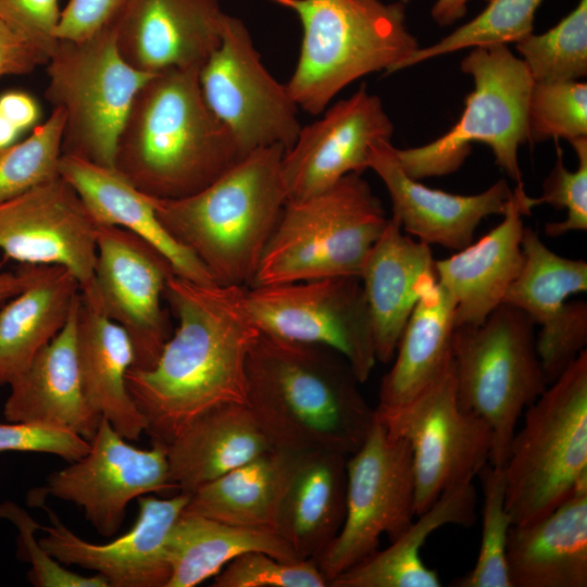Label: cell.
I'll use <instances>...</instances> for the list:
<instances>
[{"mask_svg":"<svg viewBox=\"0 0 587 587\" xmlns=\"http://www.w3.org/2000/svg\"><path fill=\"white\" fill-rule=\"evenodd\" d=\"M360 279L370 311L376 360L388 363L415 304L437 283L430 246L405 234L391 216L372 247Z\"/></svg>","mask_w":587,"mask_h":587,"instance_id":"cb8c5ba5","label":"cell"},{"mask_svg":"<svg viewBox=\"0 0 587 587\" xmlns=\"http://www.w3.org/2000/svg\"><path fill=\"white\" fill-rule=\"evenodd\" d=\"M535 326L522 310L502 303L483 323L453 333L457 399L490 427L495 466L503 467L520 416L548 386Z\"/></svg>","mask_w":587,"mask_h":587,"instance_id":"ba28073f","label":"cell"},{"mask_svg":"<svg viewBox=\"0 0 587 587\" xmlns=\"http://www.w3.org/2000/svg\"><path fill=\"white\" fill-rule=\"evenodd\" d=\"M46 65L45 96L64 114L62 154L114 168L129 108L152 74L122 58L111 25L83 39H58Z\"/></svg>","mask_w":587,"mask_h":587,"instance_id":"30bf717a","label":"cell"},{"mask_svg":"<svg viewBox=\"0 0 587 587\" xmlns=\"http://www.w3.org/2000/svg\"><path fill=\"white\" fill-rule=\"evenodd\" d=\"M391 141L373 146L369 168L385 184L392 204V215L402 230L427 245L459 251L469 246L480 222L502 215L512 189L499 179L475 195H455L423 185L410 177L400 165Z\"/></svg>","mask_w":587,"mask_h":587,"instance_id":"7402d4cb","label":"cell"},{"mask_svg":"<svg viewBox=\"0 0 587 587\" xmlns=\"http://www.w3.org/2000/svg\"><path fill=\"white\" fill-rule=\"evenodd\" d=\"M77 360L91 408L127 440H138L147 421L134 401L126 375L135 363L126 330L80 295L77 313Z\"/></svg>","mask_w":587,"mask_h":587,"instance_id":"f546056e","label":"cell"},{"mask_svg":"<svg viewBox=\"0 0 587 587\" xmlns=\"http://www.w3.org/2000/svg\"><path fill=\"white\" fill-rule=\"evenodd\" d=\"M80 297L62 330L9 386L3 407L8 422H40L70 429L90 440L101 416L84 391L77 360Z\"/></svg>","mask_w":587,"mask_h":587,"instance_id":"d4e9b609","label":"cell"},{"mask_svg":"<svg viewBox=\"0 0 587 587\" xmlns=\"http://www.w3.org/2000/svg\"><path fill=\"white\" fill-rule=\"evenodd\" d=\"M394 125L380 99L365 85L302 127L282 159L288 200L319 193L350 173L369 168L373 146L390 141Z\"/></svg>","mask_w":587,"mask_h":587,"instance_id":"d6986e66","label":"cell"},{"mask_svg":"<svg viewBox=\"0 0 587 587\" xmlns=\"http://www.w3.org/2000/svg\"><path fill=\"white\" fill-rule=\"evenodd\" d=\"M271 449L247 403H228L193 420L166 446V455L176 488L191 494Z\"/></svg>","mask_w":587,"mask_h":587,"instance_id":"f1b7e54d","label":"cell"},{"mask_svg":"<svg viewBox=\"0 0 587 587\" xmlns=\"http://www.w3.org/2000/svg\"><path fill=\"white\" fill-rule=\"evenodd\" d=\"M63 127L64 114L53 108L28 138L0 149V202L60 176Z\"/></svg>","mask_w":587,"mask_h":587,"instance_id":"f35d334b","label":"cell"},{"mask_svg":"<svg viewBox=\"0 0 587 587\" xmlns=\"http://www.w3.org/2000/svg\"><path fill=\"white\" fill-rule=\"evenodd\" d=\"M503 472L513 525L536 521L587 489L586 349L526 408Z\"/></svg>","mask_w":587,"mask_h":587,"instance_id":"52a82bcc","label":"cell"},{"mask_svg":"<svg viewBox=\"0 0 587 587\" xmlns=\"http://www.w3.org/2000/svg\"><path fill=\"white\" fill-rule=\"evenodd\" d=\"M95 283L100 311L128 334L134 369L148 370L170 338L162 308L174 271L166 258L136 235L116 226L96 230Z\"/></svg>","mask_w":587,"mask_h":587,"instance_id":"e0dca14e","label":"cell"},{"mask_svg":"<svg viewBox=\"0 0 587 587\" xmlns=\"http://www.w3.org/2000/svg\"><path fill=\"white\" fill-rule=\"evenodd\" d=\"M522 250V268L503 303L540 326L536 349L549 385L586 349L587 303L569 298L587 290V262L553 252L529 227Z\"/></svg>","mask_w":587,"mask_h":587,"instance_id":"ac0fdd59","label":"cell"},{"mask_svg":"<svg viewBox=\"0 0 587 587\" xmlns=\"http://www.w3.org/2000/svg\"><path fill=\"white\" fill-rule=\"evenodd\" d=\"M98 224L61 176L0 202V251L29 265H60L100 311L95 283Z\"/></svg>","mask_w":587,"mask_h":587,"instance_id":"9a60e30c","label":"cell"},{"mask_svg":"<svg viewBox=\"0 0 587 587\" xmlns=\"http://www.w3.org/2000/svg\"><path fill=\"white\" fill-rule=\"evenodd\" d=\"M295 12L302 38L286 84L298 108L322 113L346 86L367 74L399 71L417 48L402 2L380 0H270Z\"/></svg>","mask_w":587,"mask_h":587,"instance_id":"5b68a950","label":"cell"},{"mask_svg":"<svg viewBox=\"0 0 587 587\" xmlns=\"http://www.w3.org/2000/svg\"><path fill=\"white\" fill-rule=\"evenodd\" d=\"M299 453L271 449L190 494L184 512L230 525L274 530Z\"/></svg>","mask_w":587,"mask_h":587,"instance_id":"e575fe53","label":"cell"},{"mask_svg":"<svg viewBox=\"0 0 587 587\" xmlns=\"http://www.w3.org/2000/svg\"><path fill=\"white\" fill-rule=\"evenodd\" d=\"M59 173L98 225L121 227L141 238L166 258L177 276L199 284H217L201 261L162 224L149 196L115 168L62 154Z\"/></svg>","mask_w":587,"mask_h":587,"instance_id":"484cf974","label":"cell"},{"mask_svg":"<svg viewBox=\"0 0 587 587\" xmlns=\"http://www.w3.org/2000/svg\"><path fill=\"white\" fill-rule=\"evenodd\" d=\"M455 302L436 283L420 298L399 338L394 364L383 377L378 407L408 402L452 364Z\"/></svg>","mask_w":587,"mask_h":587,"instance_id":"d6a6232c","label":"cell"},{"mask_svg":"<svg viewBox=\"0 0 587 587\" xmlns=\"http://www.w3.org/2000/svg\"><path fill=\"white\" fill-rule=\"evenodd\" d=\"M199 84L242 157L271 146L286 151L297 139L298 105L262 64L241 20L225 14L221 43L200 67Z\"/></svg>","mask_w":587,"mask_h":587,"instance_id":"5bb4252c","label":"cell"},{"mask_svg":"<svg viewBox=\"0 0 587 587\" xmlns=\"http://www.w3.org/2000/svg\"><path fill=\"white\" fill-rule=\"evenodd\" d=\"M394 437L407 440L414 472V514L426 511L445 491L473 482L489 463L488 424L458 402L453 362L436 382L405 403L375 408Z\"/></svg>","mask_w":587,"mask_h":587,"instance_id":"8fae6325","label":"cell"},{"mask_svg":"<svg viewBox=\"0 0 587 587\" xmlns=\"http://www.w3.org/2000/svg\"><path fill=\"white\" fill-rule=\"evenodd\" d=\"M189 496L179 491L166 499L139 497L134 525L107 544L78 537L47 509L51 525L42 527L46 535L39 542L62 564L93 571L105 578L109 587H166L171 576L166 539Z\"/></svg>","mask_w":587,"mask_h":587,"instance_id":"ffe728a7","label":"cell"},{"mask_svg":"<svg viewBox=\"0 0 587 587\" xmlns=\"http://www.w3.org/2000/svg\"><path fill=\"white\" fill-rule=\"evenodd\" d=\"M346 515L330 545L314 560L327 584L398 538L413 522L414 472L405 439L391 436L375 413L362 446L347 458Z\"/></svg>","mask_w":587,"mask_h":587,"instance_id":"7c38bea8","label":"cell"},{"mask_svg":"<svg viewBox=\"0 0 587 587\" xmlns=\"http://www.w3.org/2000/svg\"><path fill=\"white\" fill-rule=\"evenodd\" d=\"M245 304L261 334L328 347L361 384L376 363L370 311L358 276L247 286Z\"/></svg>","mask_w":587,"mask_h":587,"instance_id":"4fadbf2b","label":"cell"},{"mask_svg":"<svg viewBox=\"0 0 587 587\" xmlns=\"http://www.w3.org/2000/svg\"><path fill=\"white\" fill-rule=\"evenodd\" d=\"M484 496L482 541L476 562L465 575L451 582L453 587H512L507 546L512 524L505 507L503 467L487 463L477 475Z\"/></svg>","mask_w":587,"mask_h":587,"instance_id":"74e56055","label":"cell"},{"mask_svg":"<svg viewBox=\"0 0 587 587\" xmlns=\"http://www.w3.org/2000/svg\"><path fill=\"white\" fill-rule=\"evenodd\" d=\"M542 0H490L475 18L435 45L417 48L399 70L465 48L517 42L533 33L534 16Z\"/></svg>","mask_w":587,"mask_h":587,"instance_id":"8d00e7d4","label":"cell"},{"mask_svg":"<svg viewBox=\"0 0 587 587\" xmlns=\"http://www.w3.org/2000/svg\"><path fill=\"white\" fill-rule=\"evenodd\" d=\"M199 71L171 68L152 74L129 108L114 168L147 196H190L242 157L205 103Z\"/></svg>","mask_w":587,"mask_h":587,"instance_id":"3957f363","label":"cell"},{"mask_svg":"<svg viewBox=\"0 0 587 587\" xmlns=\"http://www.w3.org/2000/svg\"><path fill=\"white\" fill-rule=\"evenodd\" d=\"M473 482L445 491L426 511L384 550H376L334 577L328 587H440L437 572L421 558L426 539L452 524L470 527L476 521Z\"/></svg>","mask_w":587,"mask_h":587,"instance_id":"1f68e13d","label":"cell"},{"mask_svg":"<svg viewBox=\"0 0 587 587\" xmlns=\"http://www.w3.org/2000/svg\"><path fill=\"white\" fill-rule=\"evenodd\" d=\"M89 442L82 458L49 476L46 490L79 507L100 535L111 537L121 528L134 499L177 489L165 446L139 449L104 417Z\"/></svg>","mask_w":587,"mask_h":587,"instance_id":"2e32d148","label":"cell"},{"mask_svg":"<svg viewBox=\"0 0 587 587\" xmlns=\"http://www.w3.org/2000/svg\"><path fill=\"white\" fill-rule=\"evenodd\" d=\"M89 440L78 434L40 422L0 423V453H49L73 462L89 449Z\"/></svg>","mask_w":587,"mask_h":587,"instance_id":"ee69618b","label":"cell"},{"mask_svg":"<svg viewBox=\"0 0 587 587\" xmlns=\"http://www.w3.org/2000/svg\"><path fill=\"white\" fill-rule=\"evenodd\" d=\"M1 265V263H0ZM30 279V266H24L16 273L0 272V303L17 295Z\"/></svg>","mask_w":587,"mask_h":587,"instance_id":"681fc988","label":"cell"},{"mask_svg":"<svg viewBox=\"0 0 587 587\" xmlns=\"http://www.w3.org/2000/svg\"><path fill=\"white\" fill-rule=\"evenodd\" d=\"M213 587H328L314 559L283 561L266 552H245L214 577Z\"/></svg>","mask_w":587,"mask_h":587,"instance_id":"b9f144b4","label":"cell"},{"mask_svg":"<svg viewBox=\"0 0 587 587\" xmlns=\"http://www.w3.org/2000/svg\"><path fill=\"white\" fill-rule=\"evenodd\" d=\"M284 152L282 146L251 151L187 197L149 196L162 224L217 284H251L288 200L282 175Z\"/></svg>","mask_w":587,"mask_h":587,"instance_id":"277c9868","label":"cell"},{"mask_svg":"<svg viewBox=\"0 0 587 587\" xmlns=\"http://www.w3.org/2000/svg\"><path fill=\"white\" fill-rule=\"evenodd\" d=\"M507 562L512 587H586L587 489L536 521L512 525Z\"/></svg>","mask_w":587,"mask_h":587,"instance_id":"4316f807","label":"cell"},{"mask_svg":"<svg viewBox=\"0 0 587 587\" xmlns=\"http://www.w3.org/2000/svg\"><path fill=\"white\" fill-rule=\"evenodd\" d=\"M243 288L175 274L167 279L164 297L178 326L151 369L132 367L126 375L152 444L166 447L213 408L246 403V362L260 330Z\"/></svg>","mask_w":587,"mask_h":587,"instance_id":"6da1fadb","label":"cell"},{"mask_svg":"<svg viewBox=\"0 0 587 587\" xmlns=\"http://www.w3.org/2000/svg\"><path fill=\"white\" fill-rule=\"evenodd\" d=\"M528 141L587 137V84H533L527 110Z\"/></svg>","mask_w":587,"mask_h":587,"instance_id":"ab89813d","label":"cell"},{"mask_svg":"<svg viewBox=\"0 0 587 587\" xmlns=\"http://www.w3.org/2000/svg\"><path fill=\"white\" fill-rule=\"evenodd\" d=\"M49 57L0 22V77L24 75L38 65H46Z\"/></svg>","mask_w":587,"mask_h":587,"instance_id":"7dc6e473","label":"cell"},{"mask_svg":"<svg viewBox=\"0 0 587 587\" xmlns=\"http://www.w3.org/2000/svg\"><path fill=\"white\" fill-rule=\"evenodd\" d=\"M532 209L521 182L495 228L451 257L435 260L437 283L455 302V326L478 325L503 303L523 265V218Z\"/></svg>","mask_w":587,"mask_h":587,"instance_id":"603a6c76","label":"cell"},{"mask_svg":"<svg viewBox=\"0 0 587 587\" xmlns=\"http://www.w3.org/2000/svg\"><path fill=\"white\" fill-rule=\"evenodd\" d=\"M218 0H128L110 24L122 58L154 74L200 68L222 39Z\"/></svg>","mask_w":587,"mask_h":587,"instance_id":"44dd1931","label":"cell"},{"mask_svg":"<svg viewBox=\"0 0 587 587\" xmlns=\"http://www.w3.org/2000/svg\"><path fill=\"white\" fill-rule=\"evenodd\" d=\"M36 100L24 91H7L0 95V114L20 132L34 126L39 118Z\"/></svg>","mask_w":587,"mask_h":587,"instance_id":"c3c4849f","label":"cell"},{"mask_svg":"<svg viewBox=\"0 0 587 587\" xmlns=\"http://www.w3.org/2000/svg\"><path fill=\"white\" fill-rule=\"evenodd\" d=\"M21 132L0 114V149L15 143Z\"/></svg>","mask_w":587,"mask_h":587,"instance_id":"816d5d0a","label":"cell"},{"mask_svg":"<svg viewBox=\"0 0 587 587\" xmlns=\"http://www.w3.org/2000/svg\"><path fill=\"white\" fill-rule=\"evenodd\" d=\"M249 551L266 552L283 561H300L272 529L230 525L183 511L166 539L171 566L166 587L200 585Z\"/></svg>","mask_w":587,"mask_h":587,"instance_id":"836d02e7","label":"cell"},{"mask_svg":"<svg viewBox=\"0 0 587 587\" xmlns=\"http://www.w3.org/2000/svg\"><path fill=\"white\" fill-rule=\"evenodd\" d=\"M467 1L469 0H437L432 9L433 18L439 25H450L465 14Z\"/></svg>","mask_w":587,"mask_h":587,"instance_id":"f907efd6","label":"cell"},{"mask_svg":"<svg viewBox=\"0 0 587 587\" xmlns=\"http://www.w3.org/2000/svg\"><path fill=\"white\" fill-rule=\"evenodd\" d=\"M351 365L321 345L261 334L246 362V403L274 449L349 457L375 420Z\"/></svg>","mask_w":587,"mask_h":587,"instance_id":"7a4b0ae2","label":"cell"},{"mask_svg":"<svg viewBox=\"0 0 587 587\" xmlns=\"http://www.w3.org/2000/svg\"><path fill=\"white\" fill-rule=\"evenodd\" d=\"M516 49L535 83L577 80L587 74V0L555 26L529 34Z\"/></svg>","mask_w":587,"mask_h":587,"instance_id":"d590c367","label":"cell"},{"mask_svg":"<svg viewBox=\"0 0 587 587\" xmlns=\"http://www.w3.org/2000/svg\"><path fill=\"white\" fill-rule=\"evenodd\" d=\"M388 217L359 173L287 200L249 286L358 276Z\"/></svg>","mask_w":587,"mask_h":587,"instance_id":"8992f818","label":"cell"},{"mask_svg":"<svg viewBox=\"0 0 587 587\" xmlns=\"http://www.w3.org/2000/svg\"><path fill=\"white\" fill-rule=\"evenodd\" d=\"M128 0H70L61 12L55 37L83 39L109 26Z\"/></svg>","mask_w":587,"mask_h":587,"instance_id":"bcb514c9","label":"cell"},{"mask_svg":"<svg viewBox=\"0 0 587 587\" xmlns=\"http://www.w3.org/2000/svg\"><path fill=\"white\" fill-rule=\"evenodd\" d=\"M0 517L10 520L18 530L20 544L27 561L32 564L28 578L33 585L38 587H109L101 575L75 573L54 559L39 540L35 539V532L41 527L40 524L15 503H2Z\"/></svg>","mask_w":587,"mask_h":587,"instance_id":"7bdbcfd3","label":"cell"},{"mask_svg":"<svg viewBox=\"0 0 587 587\" xmlns=\"http://www.w3.org/2000/svg\"><path fill=\"white\" fill-rule=\"evenodd\" d=\"M474 79V90L453 127L416 148L395 149L403 171L414 179L455 172L471 153L472 143L490 147L496 163L516 184L522 182L519 147L528 140L527 110L534 84L525 64L507 45L471 48L461 61Z\"/></svg>","mask_w":587,"mask_h":587,"instance_id":"9c48e42d","label":"cell"},{"mask_svg":"<svg viewBox=\"0 0 587 587\" xmlns=\"http://www.w3.org/2000/svg\"><path fill=\"white\" fill-rule=\"evenodd\" d=\"M60 0H0V22L50 55L58 38Z\"/></svg>","mask_w":587,"mask_h":587,"instance_id":"f6af8a7d","label":"cell"},{"mask_svg":"<svg viewBox=\"0 0 587 587\" xmlns=\"http://www.w3.org/2000/svg\"><path fill=\"white\" fill-rule=\"evenodd\" d=\"M347 458L299 453L278 507L274 532L298 560L315 559L338 535L346 515Z\"/></svg>","mask_w":587,"mask_h":587,"instance_id":"83f0119b","label":"cell"},{"mask_svg":"<svg viewBox=\"0 0 587 587\" xmlns=\"http://www.w3.org/2000/svg\"><path fill=\"white\" fill-rule=\"evenodd\" d=\"M577 155L578 166L570 171L563 164L562 149L557 145L555 163L544 182L542 193L530 197V205L549 204L557 210H565L566 217L545 225V234L559 237L572 230H587V137L570 142Z\"/></svg>","mask_w":587,"mask_h":587,"instance_id":"60d3db41","label":"cell"},{"mask_svg":"<svg viewBox=\"0 0 587 587\" xmlns=\"http://www.w3.org/2000/svg\"><path fill=\"white\" fill-rule=\"evenodd\" d=\"M29 266L25 288L0 309V388L22 374L62 330L80 297L79 284L67 268Z\"/></svg>","mask_w":587,"mask_h":587,"instance_id":"4dcf8cb0","label":"cell"}]
</instances>
